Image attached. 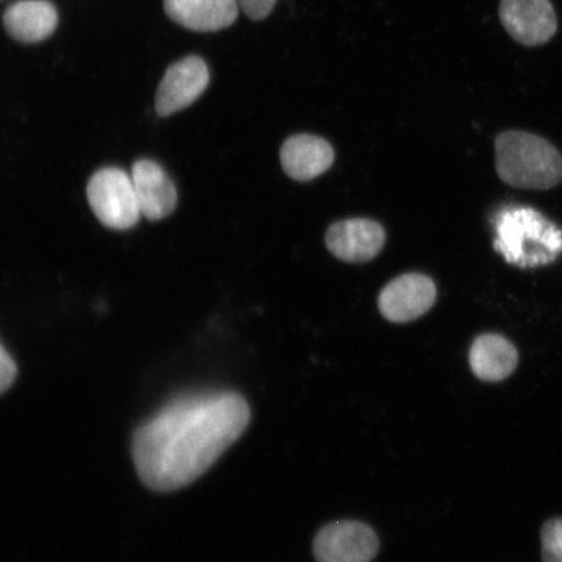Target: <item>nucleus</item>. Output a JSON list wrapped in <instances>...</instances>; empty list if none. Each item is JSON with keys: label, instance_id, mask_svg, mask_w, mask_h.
Instances as JSON below:
<instances>
[{"label": "nucleus", "instance_id": "obj_11", "mask_svg": "<svg viewBox=\"0 0 562 562\" xmlns=\"http://www.w3.org/2000/svg\"><path fill=\"white\" fill-rule=\"evenodd\" d=\"M281 166L292 179L307 181L325 173L335 160L333 146L312 135L288 138L280 151Z\"/></svg>", "mask_w": 562, "mask_h": 562}, {"label": "nucleus", "instance_id": "obj_9", "mask_svg": "<svg viewBox=\"0 0 562 562\" xmlns=\"http://www.w3.org/2000/svg\"><path fill=\"white\" fill-rule=\"evenodd\" d=\"M385 232L381 224L370 221L347 220L333 224L326 234L329 251L341 261L368 262L383 249Z\"/></svg>", "mask_w": 562, "mask_h": 562}, {"label": "nucleus", "instance_id": "obj_15", "mask_svg": "<svg viewBox=\"0 0 562 562\" xmlns=\"http://www.w3.org/2000/svg\"><path fill=\"white\" fill-rule=\"evenodd\" d=\"M542 557L544 562H562V518H554L543 526Z\"/></svg>", "mask_w": 562, "mask_h": 562}, {"label": "nucleus", "instance_id": "obj_16", "mask_svg": "<svg viewBox=\"0 0 562 562\" xmlns=\"http://www.w3.org/2000/svg\"><path fill=\"white\" fill-rule=\"evenodd\" d=\"M18 376V367L15 361L9 355L2 344H0V395L10 390Z\"/></svg>", "mask_w": 562, "mask_h": 562}, {"label": "nucleus", "instance_id": "obj_4", "mask_svg": "<svg viewBox=\"0 0 562 562\" xmlns=\"http://www.w3.org/2000/svg\"><path fill=\"white\" fill-rule=\"evenodd\" d=\"M88 201L91 210L111 229H130L139 222L135 186L132 176L116 167L97 171L88 184Z\"/></svg>", "mask_w": 562, "mask_h": 562}, {"label": "nucleus", "instance_id": "obj_13", "mask_svg": "<svg viewBox=\"0 0 562 562\" xmlns=\"http://www.w3.org/2000/svg\"><path fill=\"white\" fill-rule=\"evenodd\" d=\"M470 367L483 382H501L508 378L518 364V351L502 335L477 336L470 348Z\"/></svg>", "mask_w": 562, "mask_h": 562}, {"label": "nucleus", "instance_id": "obj_3", "mask_svg": "<svg viewBox=\"0 0 562 562\" xmlns=\"http://www.w3.org/2000/svg\"><path fill=\"white\" fill-rule=\"evenodd\" d=\"M496 172L505 184L550 191L562 181V156L550 140L525 131H505L495 139Z\"/></svg>", "mask_w": 562, "mask_h": 562}, {"label": "nucleus", "instance_id": "obj_6", "mask_svg": "<svg viewBox=\"0 0 562 562\" xmlns=\"http://www.w3.org/2000/svg\"><path fill=\"white\" fill-rule=\"evenodd\" d=\"M379 551V539L370 526L357 521L329 524L315 538L318 562H371Z\"/></svg>", "mask_w": 562, "mask_h": 562}, {"label": "nucleus", "instance_id": "obj_8", "mask_svg": "<svg viewBox=\"0 0 562 562\" xmlns=\"http://www.w3.org/2000/svg\"><path fill=\"white\" fill-rule=\"evenodd\" d=\"M210 74L199 56L175 63L168 68L157 91L156 109L160 116H170L189 108L206 90Z\"/></svg>", "mask_w": 562, "mask_h": 562}, {"label": "nucleus", "instance_id": "obj_2", "mask_svg": "<svg viewBox=\"0 0 562 562\" xmlns=\"http://www.w3.org/2000/svg\"><path fill=\"white\" fill-rule=\"evenodd\" d=\"M494 224V248L509 265L536 269L553 263L562 255V229L533 207H503Z\"/></svg>", "mask_w": 562, "mask_h": 562}, {"label": "nucleus", "instance_id": "obj_12", "mask_svg": "<svg viewBox=\"0 0 562 562\" xmlns=\"http://www.w3.org/2000/svg\"><path fill=\"white\" fill-rule=\"evenodd\" d=\"M167 15L196 32H215L235 23L238 0H165Z\"/></svg>", "mask_w": 562, "mask_h": 562}, {"label": "nucleus", "instance_id": "obj_17", "mask_svg": "<svg viewBox=\"0 0 562 562\" xmlns=\"http://www.w3.org/2000/svg\"><path fill=\"white\" fill-rule=\"evenodd\" d=\"M278 0H238V5L245 15L251 20H263L270 15Z\"/></svg>", "mask_w": 562, "mask_h": 562}, {"label": "nucleus", "instance_id": "obj_14", "mask_svg": "<svg viewBox=\"0 0 562 562\" xmlns=\"http://www.w3.org/2000/svg\"><path fill=\"white\" fill-rule=\"evenodd\" d=\"M58 24V15L44 0H25L4 13L5 30L21 42H38L48 37Z\"/></svg>", "mask_w": 562, "mask_h": 562}, {"label": "nucleus", "instance_id": "obj_1", "mask_svg": "<svg viewBox=\"0 0 562 562\" xmlns=\"http://www.w3.org/2000/svg\"><path fill=\"white\" fill-rule=\"evenodd\" d=\"M249 420V405L236 392H196L172 400L133 439L140 481L158 492L188 486L241 437Z\"/></svg>", "mask_w": 562, "mask_h": 562}, {"label": "nucleus", "instance_id": "obj_10", "mask_svg": "<svg viewBox=\"0 0 562 562\" xmlns=\"http://www.w3.org/2000/svg\"><path fill=\"white\" fill-rule=\"evenodd\" d=\"M140 215L149 221L165 220L178 205V191L157 161L140 159L132 168Z\"/></svg>", "mask_w": 562, "mask_h": 562}, {"label": "nucleus", "instance_id": "obj_7", "mask_svg": "<svg viewBox=\"0 0 562 562\" xmlns=\"http://www.w3.org/2000/svg\"><path fill=\"white\" fill-rule=\"evenodd\" d=\"M437 301V286L422 273H405L392 280L379 296V311L386 321L406 323L419 318Z\"/></svg>", "mask_w": 562, "mask_h": 562}, {"label": "nucleus", "instance_id": "obj_5", "mask_svg": "<svg viewBox=\"0 0 562 562\" xmlns=\"http://www.w3.org/2000/svg\"><path fill=\"white\" fill-rule=\"evenodd\" d=\"M498 16L510 37L527 47L546 45L559 30L551 0H502Z\"/></svg>", "mask_w": 562, "mask_h": 562}]
</instances>
